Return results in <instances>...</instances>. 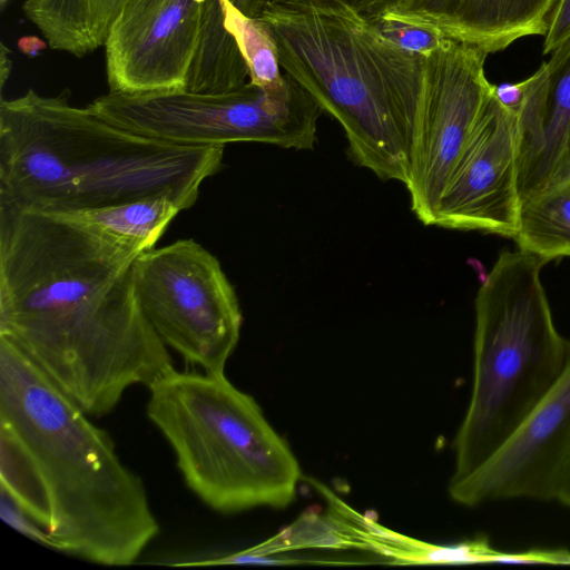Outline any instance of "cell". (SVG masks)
<instances>
[{
  "label": "cell",
  "mask_w": 570,
  "mask_h": 570,
  "mask_svg": "<svg viewBox=\"0 0 570 570\" xmlns=\"http://www.w3.org/2000/svg\"><path fill=\"white\" fill-rule=\"evenodd\" d=\"M142 252L70 214L0 205V336L89 415L112 411L149 366L130 274Z\"/></svg>",
  "instance_id": "1"
},
{
  "label": "cell",
  "mask_w": 570,
  "mask_h": 570,
  "mask_svg": "<svg viewBox=\"0 0 570 570\" xmlns=\"http://www.w3.org/2000/svg\"><path fill=\"white\" fill-rule=\"evenodd\" d=\"M224 147L150 139L71 105L68 89H29L0 99V205L63 214L165 197L187 210Z\"/></svg>",
  "instance_id": "2"
},
{
  "label": "cell",
  "mask_w": 570,
  "mask_h": 570,
  "mask_svg": "<svg viewBox=\"0 0 570 570\" xmlns=\"http://www.w3.org/2000/svg\"><path fill=\"white\" fill-rule=\"evenodd\" d=\"M0 336V430L32 463L52 549L111 567L134 563L159 532L142 480L105 430Z\"/></svg>",
  "instance_id": "3"
},
{
  "label": "cell",
  "mask_w": 570,
  "mask_h": 570,
  "mask_svg": "<svg viewBox=\"0 0 570 570\" xmlns=\"http://www.w3.org/2000/svg\"><path fill=\"white\" fill-rule=\"evenodd\" d=\"M256 18L284 73L340 122L352 160L406 185L421 132L425 57L396 47L348 0L267 3Z\"/></svg>",
  "instance_id": "4"
},
{
  "label": "cell",
  "mask_w": 570,
  "mask_h": 570,
  "mask_svg": "<svg viewBox=\"0 0 570 570\" xmlns=\"http://www.w3.org/2000/svg\"><path fill=\"white\" fill-rule=\"evenodd\" d=\"M547 263L520 249L503 252L478 291L472 390L449 483L487 462L567 365L570 341L554 325L541 282Z\"/></svg>",
  "instance_id": "5"
},
{
  "label": "cell",
  "mask_w": 570,
  "mask_h": 570,
  "mask_svg": "<svg viewBox=\"0 0 570 570\" xmlns=\"http://www.w3.org/2000/svg\"><path fill=\"white\" fill-rule=\"evenodd\" d=\"M146 413L171 446L187 487L224 514L283 509L301 468L257 402L225 373L170 370L148 386Z\"/></svg>",
  "instance_id": "6"
},
{
  "label": "cell",
  "mask_w": 570,
  "mask_h": 570,
  "mask_svg": "<svg viewBox=\"0 0 570 570\" xmlns=\"http://www.w3.org/2000/svg\"><path fill=\"white\" fill-rule=\"evenodd\" d=\"M87 107L121 129L175 145L253 141L296 150L314 148L317 120L323 112L315 99L286 73L275 83L248 81L217 95L109 91Z\"/></svg>",
  "instance_id": "7"
},
{
  "label": "cell",
  "mask_w": 570,
  "mask_h": 570,
  "mask_svg": "<svg viewBox=\"0 0 570 570\" xmlns=\"http://www.w3.org/2000/svg\"><path fill=\"white\" fill-rule=\"evenodd\" d=\"M145 317L167 347L203 371L223 373L243 315L219 261L193 238L139 254L130 267Z\"/></svg>",
  "instance_id": "8"
},
{
  "label": "cell",
  "mask_w": 570,
  "mask_h": 570,
  "mask_svg": "<svg viewBox=\"0 0 570 570\" xmlns=\"http://www.w3.org/2000/svg\"><path fill=\"white\" fill-rule=\"evenodd\" d=\"M487 56L444 39L425 57L421 134L405 185L411 209L424 225H434L444 189L493 94Z\"/></svg>",
  "instance_id": "9"
},
{
  "label": "cell",
  "mask_w": 570,
  "mask_h": 570,
  "mask_svg": "<svg viewBox=\"0 0 570 570\" xmlns=\"http://www.w3.org/2000/svg\"><path fill=\"white\" fill-rule=\"evenodd\" d=\"M520 141L518 112L492 94L440 199L434 226L514 238Z\"/></svg>",
  "instance_id": "10"
},
{
  "label": "cell",
  "mask_w": 570,
  "mask_h": 570,
  "mask_svg": "<svg viewBox=\"0 0 570 570\" xmlns=\"http://www.w3.org/2000/svg\"><path fill=\"white\" fill-rule=\"evenodd\" d=\"M570 452V355L549 391L500 449L478 470L449 483L464 507L511 499L552 500L557 474Z\"/></svg>",
  "instance_id": "11"
},
{
  "label": "cell",
  "mask_w": 570,
  "mask_h": 570,
  "mask_svg": "<svg viewBox=\"0 0 570 570\" xmlns=\"http://www.w3.org/2000/svg\"><path fill=\"white\" fill-rule=\"evenodd\" d=\"M205 0H127L105 42L109 91L184 90Z\"/></svg>",
  "instance_id": "12"
},
{
  "label": "cell",
  "mask_w": 570,
  "mask_h": 570,
  "mask_svg": "<svg viewBox=\"0 0 570 570\" xmlns=\"http://www.w3.org/2000/svg\"><path fill=\"white\" fill-rule=\"evenodd\" d=\"M533 77L518 111L521 202L570 174V39Z\"/></svg>",
  "instance_id": "13"
},
{
  "label": "cell",
  "mask_w": 570,
  "mask_h": 570,
  "mask_svg": "<svg viewBox=\"0 0 570 570\" xmlns=\"http://www.w3.org/2000/svg\"><path fill=\"white\" fill-rule=\"evenodd\" d=\"M558 0H396L377 18L417 26L485 53L544 36Z\"/></svg>",
  "instance_id": "14"
},
{
  "label": "cell",
  "mask_w": 570,
  "mask_h": 570,
  "mask_svg": "<svg viewBox=\"0 0 570 570\" xmlns=\"http://www.w3.org/2000/svg\"><path fill=\"white\" fill-rule=\"evenodd\" d=\"M127 0H26L22 11L48 46L77 58L105 46Z\"/></svg>",
  "instance_id": "15"
},
{
  "label": "cell",
  "mask_w": 570,
  "mask_h": 570,
  "mask_svg": "<svg viewBox=\"0 0 570 570\" xmlns=\"http://www.w3.org/2000/svg\"><path fill=\"white\" fill-rule=\"evenodd\" d=\"M248 81V65L227 27L224 1L205 0L184 90L217 95L236 90Z\"/></svg>",
  "instance_id": "16"
},
{
  "label": "cell",
  "mask_w": 570,
  "mask_h": 570,
  "mask_svg": "<svg viewBox=\"0 0 570 570\" xmlns=\"http://www.w3.org/2000/svg\"><path fill=\"white\" fill-rule=\"evenodd\" d=\"M513 239L548 263L570 256V174L521 202Z\"/></svg>",
  "instance_id": "17"
},
{
  "label": "cell",
  "mask_w": 570,
  "mask_h": 570,
  "mask_svg": "<svg viewBox=\"0 0 570 570\" xmlns=\"http://www.w3.org/2000/svg\"><path fill=\"white\" fill-rule=\"evenodd\" d=\"M181 208L169 198H145L92 210L63 213L73 215L120 238L154 248Z\"/></svg>",
  "instance_id": "18"
},
{
  "label": "cell",
  "mask_w": 570,
  "mask_h": 570,
  "mask_svg": "<svg viewBox=\"0 0 570 570\" xmlns=\"http://www.w3.org/2000/svg\"><path fill=\"white\" fill-rule=\"evenodd\" d=\"M0 490L48 531L50 511L39 476L18 443L1 430Z\"/></svg>",
  "instance_id": "19"
},
{
  "label": "cell",
  "mask_w": 570,
  "mask_h": 570,
  "mask_svg": "<svg viewBox=\"0 0 570 570\" xmlns=\"http://www.w3.org/2000/svg\"><path fill=\"white\" fill-rule=\"evenodd\" d=\"M224 1L226 23L234 33L249 69V81L271 85L283 79L275 46L257 18L237 10L228 0Z\"/></svg>",
  "instance_id": "20"
},
{
  "label": "cell",
  "mask_w": 570,
  "mask_h": 570,
  "mask_svg": "<svg viewBox=\"0 0 570 570\" xmlns=\"http://www.w3.org/2000/svg\"><path fill=\"white\" fill-rule=\"evenodd\" d=\"M372 21L387 40L410 53L426 57L444 40L433 31L402 21L387 18H376Z\"/></svg>",
  "instance_id": "21"
},
{
  "label": "cell",
  "mask_w": 570,
  "mask_h": 570,
  "mask_svg": "<svg viewBox=\"0 0 570 570\" xmlns=\"http://www.w3.org/2000/svg\"><path fill=\"white\" fill-rule=\"evenodd\" d=\"M0 514L7 524L21 534L52 549L48 531L1 490Z\"/></svg>",
  "instance_id": "22"
},
{
  "label": "cell",
  "mask_w": 570,
  "mask_h": 570,
  "mask_svg": "<svg viewBox=\"0 0 570 570\" xmlns=\"http://www.w3.org/2000/svg\"><path fill=\"white\" fill-rule=\"evenodd\" d=\"M570 39V0H558L549 18L543 40V53L548 55Z\"/></svg>",
  "instance_id": "23"
},
{
  "label": "cell",
  "mask_w": 570,
  "mask_h": 570,
  "mask_svg": "<svg viewBox=\"0 0 570 570\" xmlns=\"http://www.w3.org/2000/svg\"><path fill=\"white\" fill-rule=\"evenodd\" d=\"M502 563L514 564H570V550L533 549L520 552H504Z\"/></svg>",
  "instance_id": "24"
},
{
  "label": "cell",
  "mask_w": 570,
  "mask_h": 570,
  "mask_svg": "<svg viewBox=\"0 0 570 570\" xmlns=\"http://www.w3.org/2000/svg\"><path fill=\"white\" fill-rule=\"evenodd\" d=\"M532 82L533 75L520 82L493 85V94L502 105L518 112L530 91Z\"/></svg>",
  "instance_id": "25"
},
{
  "label": "cell",
  "mask_w": 570,
  "mask_h": 570,
  "mask_svg": "<svg viewBox=\"0 0 570 570\" xmlns=\"http://www.w3.org/2000/svg\"><path fill=\"white\" fill-rule=\"evenodd\" d=\"M552 500L570 508V452L557 474L552 490Z\"/></svg>",
  "instance_id": "26"
},
{
  "label": "cell",
  "mask_w": 570,
  "mask_h": 570,
  "mask_svg": "<svg viewBox=\"0 0 570 570\" xmlns=\"http://www.w3.org/2000/svg\"><path fill=\"white\" fill-rule=\"evenodd\" d=\"M352 6L368 19H376L396 0H348Z\"/></svg>",
  "instance_id": "27"
},
{
  "label": "cell",
  "mask_w": 570,
  "mask_h": 570,
  "mask_svg": "<svg viewBox=\"0 0 570 570\" xmlns=\"http://www.w3.org/2000/svg\"><path fill=\"white\" fill-rule=\"evenodd\" d=\"M237 10L244 14L256 18L268 0H228Z\"/></svg>",
  "instance_id": "28"
},
{
  "label": "cell",
  "mask_w": 570,
  "mask_h": 570,
  "mask_svg": "<svg viewBox=\"0 0 570 570\" xmlns=\"http://www.w3.org/2000/svg\"><path fill=\"white\" fill-rule=\"evenodd\" d=\"M9 50L6 48L3 43H1V52H0V83H1V90H3L4 82L7 81L9 73H10V67H11V60L8 55Z\"/></svg>",
  "instance_id": "29"
},
{
  "label": "cell",
  "mask_w": 570,
  "mask_h": 570,
  "mask_svg": "<svg viewBox=\"0 0 570 570\" xmlns=\"http://www.w3.org/2000/svg\"><path fill=\"white\" fill-rule=\"evenodd\" d=\"M302 1H306V0H268L267 3H292V2H302Z\"/></svg>",
  "instance_id": "30"
}]
</instances>
